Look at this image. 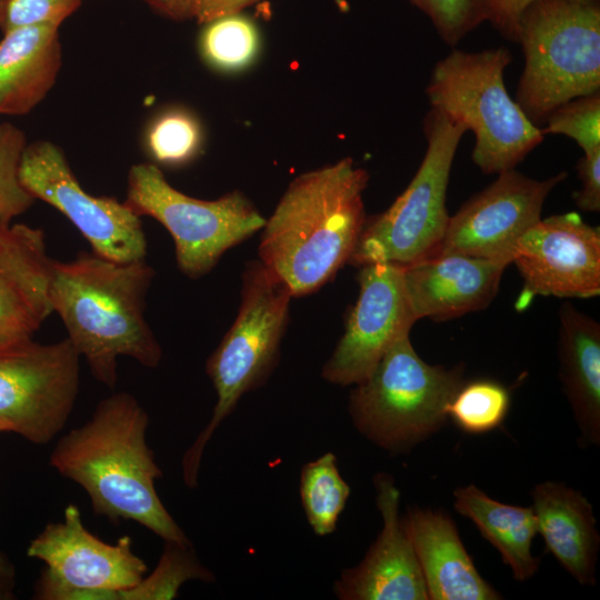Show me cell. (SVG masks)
Segmentation results:
<instances>
[{
    "label": "cell",
    "instance_id": "cell-33",
    "mask_svg": "<svg viewBox=\"0 0 600 600\" xmlns=\"http://www.w3.org/2000/svg\"><path fill=\"white\" fill-rule=\"evenodd\" d=\"M581 189L573 192L577 207L587 212L600 211V150L584 153L577 163Z\"/></svg>",
    "mask_w": 600,
    "mask_h": 600
},
{
    "label": "cell",
    "instance_id": "cell-36",
    "mask_svg": "<svg viewBox=\"0 0 600 600\" xmlns=\"http://www.w3.org/2000/svg\"><path fill=\"white\" fill-rule=\"evenodd\" d=\"M156 12L177 21L194 18L199 0H143Z\"/></svg>",
    "mask_w": 600,
    "mask_h": 600
},
{
    "label": "cell",
    "instance_id": "cell-13",
    "mask_svg": "<svg viewBox=\"0 0 600 600\" xmlns=\"http://www.w3.org/2000/svg\"><path fill=\"white\" fill-rule=\"evenodd\" d=\"M511 263L522 288L514 303L524 311L538 296L593 298L600 293V230L577 212L540 219L516 242Z\"/></svg>",
    "mask_w": 600,
    "mask_h": 600
},
{
    "label": "cell",
    "instance_id": "cell-24",
    "mask_svg": "<svg viewBox=\"0 0 600 600\" xmlns=\"http://www.w3.org/2000/svg\"><path fill=\"white\" fill-rule=\"evenodd\" d=\"M299 492L313 532L320 537L332 533L350 496V487L341 477L332 452L302 466Z\"/></svg>",
    "mask_w": 600,
    "mask_h": 600
},
{
    "label": "cell",
    "instance_id": "cell-14",
    "mask_svg": "<svg viewBox=\"0 0 600 600\" xmlns=\"http://www.w3.org/2000/svg\"><path fill=\"white\" fill-rule=\"evenodd\" d=\"M566 178V172H559L536 180L516 169L498 173L490 186L449 218L434 253H461L511 262L517 240L541 219L547 197Z\"/></svg>",
    "mask_w": 600,
    "mask_h": 600
},
{
    "label": "cell",
    "instance_id": "cell-35",
    "mask_svg": "<svg viewBox=\"0 0 600 600\" xmlns=\"http://www.w3.org/2000/svg\"><path fill=\"white\" fill-rule=\"evenodd\" d=\"M259 0H199L194 19L199 23H207L216 18L241 12Z\"/></svg>",
    "mask_w": 600,
    "mask_h": 600
},
{
    "label": "cell",
    "instance_id": "cell-21",
    "mask_svg": "<svg viewBox=\"0 0 600 600\" xmlns=\"http://www.w3.org/2000/svg\"><path fill=\"white\" fill-rule=\"evenodd\" d=\"M59 26L10 30L0 40V114L22 116L54 86L61 68Z\"/></svg>",
    "mask_w": 600,
    "mask_h": 600
},
{
    "label": "cell",
    "instance_id": "cell-37",
    "mask_svg": "<svg viewBox=\"0 0 600 600\" xmlns=\"http://www.w3.org/2000/svg\"><path fill=\"white\" fill-rule=\"evenodd\" d=\"M14 569L6 556L0 551V582L13 586Z\"/></svg>",
    "mask_w": 600,
    "mask_h": 600
},
{
    "label": "cell",
    "instance_id": "cell-29",
    "mask_svg": "<svg viewBox=\"0 0 600 600\" xmlns=\"http://www.w3.org/2000/svg\"><path fill=\"white\" fill-rule=\"evenodd\" d=\"M27 146L24 133L18 127L0 123V222L10 223L24 213L36 199L19 179V164Z\"/></svg>",
    "mask_w": 600,
    "mask_h": 600
},
{
    "label": "cell",
    "instance_id": "cell-31",
    "mask_svg": "<svg viewBox=\"0 0 600 600\" xmlns=\"http://www.w3.org/2000/svg\"><path fill=\"white\" fill-rule=\"evenodd\" d=\"M432 22L441 39L456 46L486 21L480 0H408Z\"/></svg>",
    "mask_w": 600,
    "mask_h": 600
},
{
    "label": "cell",
    "instance_id": "cell-7",
    "mask_svg": "<svg viewBox=\"0 0 600 600\" xmlns=\"http://www.w3.org/2000/svg\"><path fill=\"white\" fill-rule=\"evenodd\" d=\"M402 333L372 372L350 393L356 429L389 453H403L437 432L447 408L464 383L463 366L444 368L423 361Z\"/></svg>",
    "mask_w": 600,
    "mask_h": 600
},
{
    "label": "cell",
    "instance_id": "cell-1",
    "mask_svg": "<svg viewBox=\"0 0 600 600\" xmlns=\"http://www.w3.org/2000/svg\"><path fill=\"white\" fill-rule=\"evenodd\" d=\"M149 421L136 397L113 393L59 439L49 464L87 492L96 514L132 520L164 542L192 546L157 493L162 470L147 442Z\"/></svg>",
    "mask_w": 600,
    "mask_h": 600
},
{
    "label": "cell",
    "instance_id": "cell-16",
    "mask_svg": "<svg viewBox=\"0 0 600 600\" xmlns=\"http://www.w3.org/2000/svg\"><path fill=\"white\" fill-rule=\"evenodd\" d=\"M382 528L362 561L344 569L333 591L341 600H426L423 576L399 514L400 492L390 474L373 478Z\"/></svg>",
    "mask_w": 600,
    "mask_h": 600
},
{
    "label": "cell",
    "instance_id": "cell-38",
    "mask_svg": "<svg viewBox=\"0 0 600 600\" xmlns=\"http://www.w3.org/2000/svg\"><path fill=\"white\" fill-rule=\"evenodd\" d=\"M13 586L0 582V600H7L12 598V589Z\"/></svg>",
    "mask_w": 600,
    "mask_h": 600
},
{
    "label": "cell",
    "instance_id": "cell-3",
    "mask_svg": "<svg viewBox=\"0 0 600 600\" xmlns=\"http://www.w3.org/2000/svg\"><path fill=\"white\" fill-rule=\"evenodd\" d=\"M154 274L146 259L116 262L86 251L71 261L52 262V311L91 374L110 389L117 384L119 357L146 368L161 361V347L144 317Z\"/></svg>",
    "mask_w": 600,
    "mask_h": 600
},
{
    "label": "cell",
    "instance_id": "cell-12",
    "mask_svg": "<svg viewBox=\"0 0 600 600\" xmlns=\"http://www.w3.org/2000/svg\"><path fill=\"white\" fill-rule=\"evenodd\" d=\"M24 189L63 213L90 243L92 252L116 262L146 259L141 217L112 197L87 192L54 143L27 144L19 164Z\"/></svg>",
    "mask_w": 600,
    "mask_h": 600
},
{
    "label": "cell",
    "instance_id": "cell-30",
    "mask_svg": "<svg viewBox=\"0 0 600 600\" xmlns=\"http://www.w3.org/2000/svg\"><path fill=\"white\" fill-rule=\"evenodd\" d=\"M541 131L573 139L584 153L600 150V92L574 98L558 107Z\"/></svg>",
    "mask_w": 600,
    "mask_h": 600
},
{
    "label": "cell",
    "instance_id": "cell-10",
    "mask_svg": "<svg viewBox=\"0 0 600 600\" xmlns=\"http://www.w3.org/2000/svg\"><path fill=\"white\" fill-rule=\"evenodd\" d=\"M27 556L44 563L34 586L38 600H118L148 570L133 552L131 537L116 543L100 540L83 526L76 504L32 539Z\"/></svg>",
    "mask_w": 600,
    "mask_h": 600
},
{
    "label": "cell",
    "instance_id": "cell-17",
    "mask_svg": "<svg viewBox=\"0 0 600 600\" xmlns=\"http://www.w3.org/2000/svg\"><path fill=\"white\" fill-rule=\"evenodd\" d=\"M506 259L434 253L403 266V286L414 321H443L482 310L497 296Z\"/></svg>",
    "mask_w": 600,
    "mask_h": 600
},
{
    "label": "cell",
    "instance_id": "cell-26",
    "mask_svg": "<svg viewBox=\"0 0 600 600\" xmlns=\"http://www.w3.org/2000/svg\"><path fill=\"white\" fill-rule=\"evenodd\" d=\"M189 580L214 581L213 573L193 552L192 546L164 542L158 566L139 583L119 593L118 600H169Z\"/></svg>",
    "mask_w": 600,
    "mask_h": 600
},
{
    "label": "cell",
    "instance_id": "cell-27",
    "mask_svg": "<svg viewBox=\"0 0 600 600\" xmlns=\"http://www.w3.org/2000/svg\"><path fill=\"white\" fill-rule=\"evenodd\" d=\"M510 406L508 390L493 380L463 383L447 408L448 417L468 433H484L499 427Z\"/></svg>",
    "mask_w": 600,
    "mask_h": 600
},
{
    "label": "cell",
    "instance_id": "cell-5",
    "mask_svg": "<svg viewBox=\"0 0 600 600\" xmlns=\"http://www.w3.org/2000/svg\"><path fill=\"white\" fill-rule=\"evenodd\" d=\"M524 68L517 102L540 128L563 103L600 92V7L590 0H536L518 33Z\"/></svg>",
    "mask_w": 600,
    "mask_h": 600
},
{
    "label": "cell",
    "instance_id": "cell-15",
    "mask_svg": "<svg viewBox=\"0 0 600 600\" xmlns=\"http://www.w3.org/2000/svg\"><path fill=\"white\" fill-rule=\"evenodd\" d=\"M359 296L344 331L322 368L326 381L351 386L363 381L383 354L416 322L410 313L403 266L388 262L360 267Z\"/></svg>",
    "mask_w": 600,
    "mask_h": 600
},
{
    "label": "cell",
    "instance_id": "cell-34",
    "mask_svg": "<svg viewBox=\"0 0 600 600\" xmlns=\"http://www.w3.org/2000/svg\"><path fill=\"white\" fill-rule=\"evenodd\" d=\"M533 1L536 0H480L486 20L490 21L501 34L514 42H518L521 17Z\"/></svg>",
    "mask_w": 600,
    "mask_h": 600
},
{
    "label": "cell",
    "instance_id": "cell-6",
    "mask_svg": "<svg viewBox=\"0 0 600 600\" xmlns=\"http://www.w3.org/2000/svg\"><path fill=\"white\" fill-rule=\"evenodd\" d=\"M292 294L260 260L247 263L238 316L207 360L206 371L217 394L208 424L182 457V478L198 487L203 451L216 430L246 393L262 386L273 371Z\"/></svg>",
    "mask_w": 600,
    "mask_h": 600
},
{
    "label": "cell",
    "instance_id": "cell-4",
    "mask_svg": "<svg viewBox=\"0 0 600 600\" xmlns=\"http://www.w3.org/2000/svg\"><path fill=\"white\" fill-rule=\"evenodd\" d=\"M511 60L504 47L452 50L437 62L426 90L431 109L473 132L471 158L487 174L516 169L544 137L506 89Z\"/></svg>",
    "mask_w": 600,
    "mask_h": 600
},
{
    "label": "cell",
    "instance_id": "cell-22",
    "mask_svg": "<svg viewBox=\"0 0 600 600\" xmlns=\"http://www.w3.org/2000/svg\"><path fill=\"white\" fill-rule=\"evenodd\" d=\"M559 377L586 444L600 443V324L564 302L559 310Z\"/></svg>",
    "mask_w": 600,
    "mask_h": 600
},
{
    "label": "cell",
    "instance_id": "cell-19",
    "mask_svg": "<svg viewBox=\"0 0 600 600\" xmlns=\"http://www.w3.org/2000/svg\"><path fill=\"white\" fill-rule=\"evenodd\" d=\"M403 523L431 600H497L500 593L478 572L452 519L410 508Z\"/></svg>",
    "mask_w": 600,
    "mask_h": 600
},
{
    "label": "cell",
    "instance_id": "cell-32",
    "mask_svg": "<svg viewBox=\"0 0 600 600\" xmlns=\"http://www.w3.org/2000/svg\"><path fill=\"white\" fill-rule=\"evenodd\" d=\"M82 0H0V29L40 26H59L70 17Z\"/></svg>",
    "mask_w": 600,
    "mask_h": 600
},
{
    "label": "cell",
    "instance_id": "cell-28",
    "mask_svg": "<svg viewBox=\"0 0 600 600\" xmlns=\"http://www.w3.org/2000/svg\"><path fill=\"white\" fill-rule=\"evenodd\" d=\"M201 129L197 119L183 110L160 114L149 127L146 147L154 161L168 166L183 164L199 151Z\"/></svg>",
    "mask_w": 600,
    "mask_h": 600
},
{
    "label": "cell",
    "instance_id": "cell-23",
    "mask_svg": "<svg viewBox=\"0 0 600 600\" xmlns=\"http://www.w3.org/2000/svg\"><path fill=\"white\" fill-rule=\"evenodd\" d=\"M454 508L469 518L501 554L502 560L519 581L530 579L539 568V559L531 553L538 533L532 507L506 504L493 500L473 484L453 491Z\"/></svg>",
    "mask_w": 600,
    "mask_h": 600
},
{
    "label": "cell",
    "instance_id": "cell-20",
    "mask_svg": "<svg viewBox=\"0 0 600 600\" xmlns=\"http://www.w3.org/2000/svg\"><path fill=\"white\" fill-rule=\"evenodd\" d=\"M531 494L546 551L580 584L594 586L600 537L591 503L581 492L556 481L537 484Z\"/></svg>",
    "mask_w": 600,
    "mask_h": 600
},
{
    "label": "cell",
    "instance_id": "cell-2",
    "mask_svg": "<svg viewBox=\"0 0 600 600\" xmlns=\"http://www.w3.org/2000/svg\"><path fill=\"white\" fill-rule=\"evenodd\" d=\"M368 172L351 158L292 180L262 227L259 260L292 297L310 294L349 262L366 223Z\"/></svg>",
    "mask_w": 600,
    "mask_h": 600
},
{
    "label": "cell",
    "instance_id": "cell-25",
    "mask_svg": "<svg viewBox=\"0 0 600 600\" xmlns=\"http://www.w3.org/2000/svg\"><path fill=\"white\" fill-rule=\"evenodd\" d=\"M260 48L257 26L241 12L226 14L207 23L199 38L202 59L223 72H236L253 62Z\"/></svg>",
    "mask_w": 600,
    "mask_h": 600
},
{
    "label": "cell",
    "instance_id": "cell-8",
    "mask_svg": "<svg viewBox=\"0 0 600 600\" xmlns=\"http://www.w3.org/2000/svg\"><path fill=\"white\" fill-rule=\"evenodd\" d=\"M466 131L433 109L427 113L428 146L418 171L384 212L366 221L348 263L407 266L437 251L450 218L446 208L450 171Z\"/></svg>",
    "mask_w": 600,
    "mask_h": 600
},
{
    "label": "cell",
    "instance_id": "cell-18",
    "mask_svg": "<svg viewBox=\"0 0 600 600\" xmlns=\"http://www.w3.org/2000/svg\"><path fill=\"white\" fill-rule=\"evenodd\" d=\"M44 238L40 228L0 222V347L32 339L53 312Z\"/></svg>",
    "mask_w": 600,
    "mask_h": 600
},
{
    "label": "cell",
    "instance_id": "cell-9",
    "mask_svg": "<svg viewBox=\"0 0 600 600\" xmlns=\"http://www.w3.org/2000/svg\"><path fill=\"white\" fill-rule=\"evenodd\" d=\"M124 203L169 231L177 266L190 279L209 273L227 250L266 222L242 192H228L216 200L196 199L173 188L161 169L149 162L130 168Z\"/></svg>",
    "mask_w": 600,
    "mask_h": 600
},
{
    "label": "cell",
    "instance_id": "cell-11",
    "mask_svg": "<svg viewBox=\"0 0 600 600\" xmlns=\"http://www.w3.org/2000/svg\"><path fill=\"white\" fill-rule=\"evenodd\" d=\"M80 356L68 338L0 347V432L34 444L50 442L67 423L79 391Z\"/></svg>",
    "mask_w": 600,
    "mask_h": 600
}]
</instances>
